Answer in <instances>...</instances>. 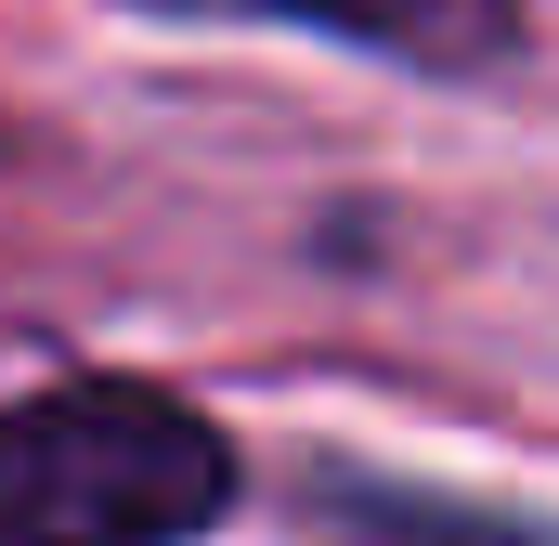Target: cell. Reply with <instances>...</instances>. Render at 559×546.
<instances>
[{"label": "cell", "mask_w": 559, "mask_h": 546, "mask_svg": "<svg viewBox=\"0 0 559 546\" xmlns=\"http://www.w3.org/2000/svg\"><path fill=\"white\" fill-rule=\"evenodd\" d=\"M235 455L182 391L66 378L0 404V546H182L222 521Z\"/></svg>", "instance_id": "obj_1"}, {"label": "cell", "mask_w": 559, "mask_h": 546, "mask_svg": "<svg viewBox=\"0 0 559 546\" xmlns=\"http://www.w3.org/2000/svg\"><path fill=\"white\" fill-rule=\"evenodd\" d=\"M156 13H261V26H325L429 79H481L521 52V0H156Z\"/></svg>", "instance_id": "obj_2"}]
</instances>
